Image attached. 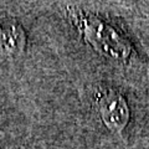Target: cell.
Masks as SVG:
<instances>
[{"mask_svg": "<svg viewBox=\"0 0 149 149\" xmlns=\"http://www.w3.org/2000/svg\"><path fill=\"white\" fill-rule=\"evenodd\" d=\"M26 36L22 26L15 20H0V57L20 54L25 47Z\"/></svg>", "mask_w": 149, "mask_h": 149, "instance_id": "cell-2", "label": "cell"}, {"mask_svg": "<svg viewBox=\"0 0 149 149\" xmlns=\"http://www.w3.org/2000/svg\"><path fill=\"white\" fill-rule=\"evenodd\" d=\"M96 108L103 123L113 132H120L129 119V109L122 95L106 90L97 96Z\"/></svg>", "mask_w": 149, "mask_h": 149, "instance_id": "cell-1", "label": "cell"}]
</instances>
